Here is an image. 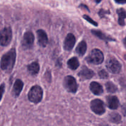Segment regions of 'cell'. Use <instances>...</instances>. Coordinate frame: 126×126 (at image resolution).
<instances>
[{
	"label": "cell",
	"instance_id": "ac0fdd59",
	"mask_svg": "<svg viewBox=\"0 0 126 126\" xmlns=\"http://www.w3.org/2000/svg\"><path fill=\"white\" fill-rule=\"evenodd\" d=\"M117 14L119 16L118 23L120 25L124 26L125 25V18H126V11L123 8L119 9L117 10Z\"/></svg>",
	"mask_w": 126,
	"mask_h": 126
},
{
	"label": "cell",
	"instance_id": "ffe728a7",
	"mask_svg": "<svg viewBox=\"0 0 126 126\" xmlns=\"http://www.w3.org/2000/svg\"><path fill=\"white\" fill-rule=\"evenodd\" d=\"M121 116L117 113H112L110 115V121L114 124H119L121 123Z\"/></svg>",
	"mask_w": 126,
	"mask_h": 126
},
{
	"label": "cell",
	"instance_id": "d6986e66",
	"mask_svg": "<svg viewBox=\"0 0 126 126\" xmlns=\"http://www.w3.org/2000/svg\"><path fill=\"white\" fill-rule=\"evenodd\" d=\"M68 66L71 70H76L79 66V62L77 57H72L68 61Z\"/></svg>",
	"mask_w": 126,
	"mask_h": 126
},
{
	"label": "cell",
	"instance_id": "4fadbf2b",
	"mask_svg": "<svg viewBox=\"0 0 126 126\" xmlns=\"http://www.w3.org/2000/svg\"><path fill=\"white\" fill-rule=\"evenodd\" d=\"M107 105L111 110H116L119 105V99L116 96L110 95L107 97Z\"/></svg>",
	"mask_w": 126,
	"mask_h": 126
},
{
	"label": "cell",
	"instance_id": "52a82bcc",
	"mask_svg": "<svg viewBox=\"0 0 126 126\" xmlns=\"http://www.w3.org/2000/svg\"><path fill=\"white\" fill-rule=\"evenodd\" d=\"M91 108L92 111L98 115H102L105 112V104L101 100L95 99L91 103Z\"/></svg>",
	"mask_w": 126,
	"mask_h": 126
},
{
	"label": "cell",
	"instance_id": "5b68a950",
	"mask_svg": "<svg viewBox=\"0 0 126 126\" xmlns=\"http://www.w3.org/2000/svg\"><path fill=\"white\" fill-rule=\"evenodd\" d=\"M12 38V33L11 28L6 27L1 30L0 36V43L2 46H7L11 42Z\"/></svg>",
	"mask_w": 126,
	"mask_h": 126
},
{
	"label": "cell",
	"instance_id": "484cf974",
	"mask_svg": "<svg viewBox=\"0 0 126 126\" xmlns=\"http://www.w3.org/2000/svg\"><path fill=\"white\" fill-rule=\"evenodd\" d=\"M4 84L3 83L1 85V98L2 97V95H3L4 93Z\"/></svg>",
	"mask_w": 126,
	"mask_h": 126
},
{
	"label": "cell",
	"instance_id": "5bb4252c",
	"mask_svg": "<svg viewBox=\"0 0 126 126\" xmlns=\"http://www.w3.org/2000/svg\"><path fill=\"white\" fill-rule=\"evenodd\" d=\"M90 89L92 91V93L96 95H100L103 92V89L102 85L95 81L91 82L90 84Z\"/></svg>",
	"mask_w": 126,
	"mask_h": 126
},
{
	"label": "cell",
	"instance_id": "7c38bea8",
	"mask_svg": "<svg viewBox=\"0 0 126 126\" xmlns=\"http://www.w3.org/2000/svg\"><path fill=\"white\" fill-rule=\"evenodd\" d=\"M23 87V82L22 80L17 79L14 82L12 90V95L14 97H18Z\"/></svg>",
	"mask_w": 126,
	"mask_h": 126
},
{
	"label": "cell",
	"instance_id": "7a4b0ae2",
	"mask_svg": "<svg viewBox=\"0 0 126 126\" xmlns=\"http://www.w3.org/2000/svg\"><path fill=\"white\" fill-rule=\"evenodd\" d=\"M43 96V91L39 86H33L30 90L28 94V100L34 103H38L41 101Z\"/></svg>",
	"mask_w": 126,
	"mask_h": 126
},
{
	"label": "cell",
	"instance_id": "277c9868",
	"mask_svg": "<svg viewBox=\"0 0 126 126\" xmlns=\"http://www.w3.org/2000/svg\"><path fill=\"white\" fill-rule=\"evenodd\" d=\"M63 86L68 92L71 93H76L78 88V85L76 82V79L72 76H67L65 78L63 81Z\"/></svg>",
	"mask_w": 126,
	"mask_h": 126
},
{
	"label": "cell",
	"instance_id": "d4e9b609",
	"mask_svg": "<svg viewBox=\"0 0 126 126\" xmlns=\"http://www.w3.org/2000/svg\"><path fill=\"white\" fill-rule=\"evenodd\" d=\"M114 1H115V2L116 3L121 4L126 3V0H114Z\"/></svg>",
	"mask_w": 126,
	"mask_h": 126
},
{
	"label": "cell",
	"instance_id": "30bf717a",
	"mask_svg": "<svg viewBox=\"0 0 126 126\" xmlns=\"http://www.w3.org/2000/svg\"><path fill=\"white\" fill-rule=\"evenodd\" d=\"M95 75L94 72L91 69L88 68L87 66H84L81 68V71L78 73L79 77L80 78L81 80L85 81V80L90 79L92 78Z\"/></svg>",
	"mask_w": 126,
	"mask_h": 126
},
{
	"label": "cell",
	"instance_id": "e0dca14e",
	"mask_svg": "<svg viewBox=\"0 0 126 126\" xmlns=\"http://www.w3.org/2000/svg\"><path fill=\"white\" fill-rule=\"evenodd\" d=\"M87 50V44H86L85 41H82L80 42L79 44L78 45L76 49V52L79 56L82 57L86 53Z\"/></svg>",
	"mask_w": 126,
	"mask_h": 126
},
{
	"label": "cell",
	"instance_id": "9c48e42d",
	"mask_svg": "<svg viewBox=\"0 0 126 126\" xmlns=\"http://www.w3.org/2000/svg\"><path fill=\"white\" fill-rule=\"evenodd\" d=\"M76 43V38L72 33H69L65 38L64 41L63 48L66 51H70L74 47Z\"/></svg>",
	"mask_w": 126,
	"mask_h": 126
},
{
	"label": "cell",
	"instance_id": "8992f818",
	"mask_svg": "<svg viewBox=\"0 0 126 126\" xmlns=\"http://www.w3.org/2000/svg\"><path fill=\"white\" fill-rule=\"evenodd\" d=\"M106 67L108 71L111 73L117 74L121 70V64L115 58H110L106 63Z\"/></svg>",
	"mask_w": 126,
	"mask_h": 126
},
{
	"label": "cell",
	"instance_id": "603a6c76",
	"mask_svg": "<svg viewBox=\"0 0 126 126\" xmlns=\"http://www.w3.org/2000/svg\"><path fill=\"white\" fill-rule=\"evenodd\" d=\"M98 75L102 79H107L108 78V74L106 72L105 70H102L98 72Z\"/></svg>",
	"mask_w": 126,
	"mask_h": 126
},
{
	"label": "cell",
	"instance_id": "9a60e30c",
	"mask_svg": "<svg viewBox=\"0 0 126 126\" xmlns=\"http://www.w3.org/2000/svg\"><path fill=\"white\" fill-rule=\"evenodd\" d=\"M92 34H94L95 36L98 37L100 39H102V40L106 41H114V39L113 38H112L111 37L109 36H107V34L103 33V32H102L100 30H92Z\"/></svg>",
	"mask_w": 126,
	"mask_h": 126
},
{
	"label": "cell",
	"instance_id": "44dd1931",
	"mask_svg": "<svg viewBox=\"0 0 126 126\" xmlns=\"http://www.w3.org/2000/svg\"><path fill=\"white\" fill-rule=\"evenodd\" d=\"M105 87L107 92H110V93H115L118 91V88H117L116 86L111 81L107 82L106 83Z\"/></svg>",
	"mask_w": 126,
	"mask_h": 126
},
{
	"label": "cell",
	"instance_id": "7402d4cb",
	"mask_svg": "<svg viewBox=\"0 0 126 126\" xmlns=\"http://www.w3.org/2000/svg\"><path fill=\"white\" fill-rule=\"evenodd\" d=\"M82 17H83V18H84L86 20H87L89 23H91V24H92L93 25L95 26V27H97V26H98V23H97L96 22H95L94 20H92V18L89 17V16H87V15H84V16H82Z\"/></svg>",
	"mask_w": 126,
	"mask_h": 126
},
{
	"label": "cell",
	"instance_id": "ba28073f",
	"mask_svg": "<svg viewBox=\"0 0 126 126\" xmlns=\"http://www.w3.org/2000/svg\"><path fill=\"white\" fill-rule=\"evenodd\" d=\"M34 36L32 32H27L23 36L22 41V46L25 49H30L32 48L34 44Z\"/></svg>",
	"mask_w": 126,
	"mask_h": 126
},
{
	"label": "cell",
	"instance_id": "4316f807",
	"mask_svg": "<svg viewBox=\"0 0 126 126\" xmlns=\"http://www.w3.org/2000/svg\"><path fill=\"white\" fill-rule=\"evenodd\" d=\"M122 111H123V114L126 116V105L123 106V107H122Z\"/></svg>",
	"mask_w": 126,
	"mask_h": 126
},
{
	"label": "cell",
	"instance_id": "83f0119b",
	"mask_svg": "<svg viewBox=\"0 0 126 126\" xmlns=\"http://www.w3.org/2000/svg\"><path fill=\"white\" fill-rule=\"evenodd\" d=\"M123 44H124V47L126 48V37L124 39V40H123Z\"/></svg>",
	"mask_w": 126,
	"mask_h": 126
},
{
	"label": "cell",
	"instance_id": "8fae6325",
	"mask_svg": "<svg viewBox=\"0 0 126 126\" xmlns=\"http://www.w3.org/2000/svg\"><path fill=\"white\" fill-rule=\"evenodd\" d=\"M38 44L41 47H45L48 44V38L46 33L43 30H38L36 32Z\"/></svg>",
	"mask_w": 126,
	"mask_h": 126
},
{
	"label": "cell",
	"instance_id": "3957f363",
	"mask_svg": "<svg viewBox=\"0 0 126 126\" xmlns=\"http://www.w3.org/2000/svg\"><path fill=\"white\" fill-rule=\"evenodd\" d=\"M104 55L100 50L94 49L91 52L89 55L86 58V60L89 63L94 65H99L103 62Z\"/></svg>",
	"mask_w": 126,
	"mask_h": 126
},
{
	"label": "cell",
	"instance_id": "cb8c5ba5",
	"mask_svg": "<svg viewBox=\"0 0 126 126\" xmlns=\"http://www.w3.org/2000/svg\"><path fill=\"white\" fill-rule=\"evenodd\" d=\"M110 11H105L104 9H100L98 12V15L100 17L103 18V17H105V14H109Z\"/></svg>",
	"mask_w": 126,
	"mask_h": 126
},
{
	"label": "cell",
	"instance_id": "f1b7e54d",
	"mask_svg": "<svg viewBox=\"0 0 126 126\" xmlns=\"http://www.w3.org/2000/svg\"><path fill=\"white\" fill-rule=\"evenodd\" d=\"M94 1H95V2H96V3L98 4V3H100L101 1H102V0H94Z\"/></svg>",
	"mask_w": 126,
	"mask_h": 126
},
{
	"label": "cell",
	"instance_id": "6da1fadb",
	"mask_svg": "<svg viewBox=\"0 0 126 126\" xmlns=\"http://www.w3.org/2000/svg\"><path fill=\"white\" fill-rule=\"evenodd\" d=\"M16 59V50L12 48L1 57V68L6 72H11L14 66Z\"/></svg>",
	"mask_w": 126,
	"mask_h": 126
},
{
	"label": "cell",
	"instance_id": "2e32d148",
	"mask_svg": "<svg viewBox=\"0 0 126 126\" xmlns=\"http://www.w3.org/2000/svg\"><path fill=\"white\" fill-rule=\"evenodd\" d=\"M27 69H28V72H29V73L31 75L35 76V75H36L39 73V65L38 63L34 62H32V63L28 65Z\"/></svg>",
	"mask_w": 126,
	"mask_h": 126
}]
</instances>
